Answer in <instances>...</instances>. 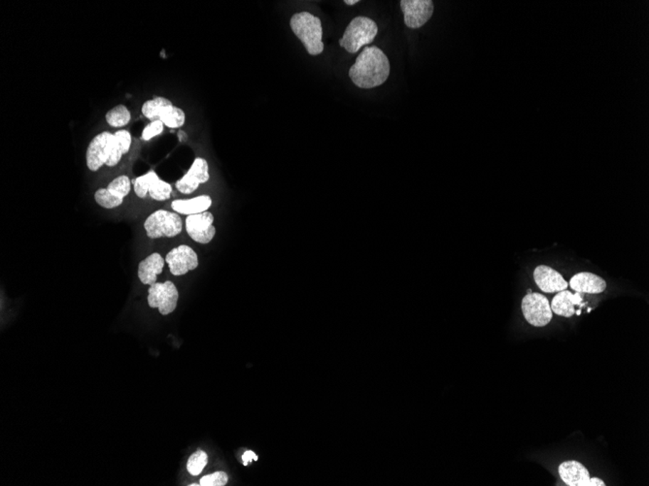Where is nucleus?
<instances>
[{
	"label": "nucleus",
	"instance_id": "obj_4",
	"mask_svg": "<svg viewBox=\"0 0 649 486\" xmlns=\"http://www.w3.org/2000/svg\"><path fill=\"white\" fill-rule=\"evenodd\" d=\"M144 227L149 238H172L180 234L183 222L177 212L159 210L147 217Z\"/></svg>",
	"mask_w": 649,
	"mask_h": 486
},
{
	"label": "nucleus",
	"instance_id": "obj_6",
	"mask_svg": "<svg viewBox=\"0 0 649 486\" xmlns=\"http://www.w3.org/2000/svg\"><path fill=\"white\" fill-rule=\"evenodd\" d=\"M179 293L172 281L151 286L149 288L148 304L155 309L158 308L162 315H167L176 309Z\"/></svg>",
	"mask_w": 649,
	"mask_h": 486
},
{
	"label": "nucleus",
	"instance_id": "obj_12",
	"mask_svg": "<svg viewBox=\"0 0 649 486\" xmlns=\"http://www.w3.org/2000/svg\"><path fill=\"white\" fill-rule=\"evenodd\" d=\"M210 179L209 166L206 159L196 158L190 170L182 179L176 183L177 190L184 195H191L198 190L199 185L206 184Z\"/></svg>",
	"mask_w": 649,
	"mask_h": 486
},
{
	"label": "nucleus",
	"instance_id": "obj_24",
	"mask_svg": "<svg viewBox=\"0 0 649 486\" xmlns=\"http://www.w3.org/2000/svg\"><path fill=\"white\" fill-rule=\"evenodd\" d=\"M186 115L182 109L175 107L172 109L167 115L162 119V123L170 127V129H178L185 124Z\"/></svg>",
	"mask_w": 649,
	"mask_h": 486
},
{
	"label": "nucleus",
	"instance_id": "obj_3",
	"mask_svg": "<svg viewBox=\"0 0 649 486\" xmlns=\"http://www.w3.org/2000/svg\"><path fill=\"white\" fill-rule=\"evenodd\" d=\"M379 33V26L371 18L357 17L351 21L342 38L339 40L340 46L348 53L355 54L361 48L371 44Z\"/></svg>",
	"mask_w": 649,
	"mask_h": 486
},
{
	"label": "nucleus",
	"instance_id": "obj_10",
	"mask_svg": "<svg viewBox=\"0 0 649 486\" xmlns=\"http://www.w3.org/2000/svg\"><path fill=\"white\" fill-rule=\"evenodd\" d=\"M166 262L172 275L182 276L199 266V257L191 247L181 245L167 254Z\"/></svg>",
	"mask_w": 649,
	"mask_h": 486
},
{
	"label": "nucleus",
	"instance_id": "obj_23",
	"mask_svg": "<svg viewBox=\"0 0 649 486\" xmlns=\"http://www.w3.org/2000/svg\"><path fill=\"white\" fill-rule=\"evenodd\" d=\"M209 463V456L204 451L199 450L191 454L187 463V470L191 475H199Z\"/></svg>",
	"mask_w": 649,
	"mask_h": 486
},
{
	"label": "nucleus",
	"instance_id": "obj_30",
	"mask_svg": "<svg viewBox=\"0 0 649 486\" xmlns=\"http://www.w3.org/2000/svg\"><path fill=\"white\" fill-rule=\"evenodd\" d=\"M359 0H345V4L347 5H355L358 4Z\"/></svg>",
	"mask_w": 649,
	"mask_h": 486
},
{
	"label": "nucleus",
	"instance_id": "obj_20",
	"mask_svg": "<svg viewBox=\"0 0 649 486\" xmlns=\"http://www.w3.org/2000/svg\"><path fill=\"white\" fill-rule=\"evenodd\" d=\"M174 107L172 101L164 97H156L146 101L142 106V114L146 118L154 121H161Z\"/></svg>",
	"mask_w": 649,
	"mask_h": 486
},
{
	"label": "nucleus",
	"instance_id": "obj_18",
	"mask_svg": "<svg viewBox=\"0 0 649 486\" xmlns=\"http://www.w3.org/2000/svg\"><path fill=\"white\" fill-rule=\"evenodd\" d=\"M212 205V199L209 195L196 196L191 199H179L174 200L172 203V209L175 212L182 215L201 214V212L209 211Z\"/></svg>",
	"mask_w": 649,
	"mask_h": 486
},
{
	"label": "nucleus",
	"instance_id": "obj_16",
	"mask_svg": "<svg viewBox=\"0 0 649 486\" xmlns=\"http://www.w3.org/2000/svg\"><path fill=\"white\" fill-rule=\"evenodd\" d=\"M570 286L574 291L581 293H602L606 288V283L603 279L589 272L574 275L571 279Z\"/></svg>",
	"mask_w": 649,
	"mask_h": 486
},
{
	"label": "nucleus",
	"instance_id": "obj_28",
	"mask_svg": "<svg viewBox=\"0 0 649 486\" xmlns=\"http://www.w3.org/2000/svg\"><path fill=\"white\" fill-rule=\"evenodd\" d=\"M242 460H243L244 466H247V465H249L250 463H251V462L253 460L257 461L258 456L256 455V454L253 453V451L248 450V451H246V453H244L243 455H242Z\"/></svg>",
	"mask_w": 649,
	"mask_h": 486
},
{
	"label": "nucleus",
	"instance_id": "obj_14",
	"mask_svg": "<svg viewBox=\"0 0 649 486\" xmlns=\"http://www.w3.org/2000/svg\"><path fill=\"white\" fill-rule=\"evenodd\" d=\"M582 301H584V296L582 293L581 294V292L573 294L566 289V291L558 292L557 296L553 298L550 307L556 315L564 318H571L576 313V306H584Z\"/></svg>",
	"mask_w": 649,
	"mask_h": 486
},
{
	"label": "nucleus",
	"instance_id": "obj_9",
	"mask_svg": "<svg viewBox=\"0 0 649 486\" xmlns=\"http://www.w3.org/2000/svg\"><path fill=\"white\" fill-rule=\"evenodd\" d=\"M404 23L409 28H419L430 20L433 14V4L431 0H401Z\"/></svg>",
	"mask_w": 649,
	"mask_h": 486
},
{
	"label": "nucleus",
	"instance_id": "obj_27",
	"mask_svg": "<svg viewBox=\"0 0 649 486\" xmlns=\"http://www.w3.org/2000/svg\"><path fill=\"white\" fill-rule=\"evenodd\" d=\"M164 124L161 121H154L145 127L142 132V139L145 141L151 140L152 138L158 136L164 131Z\"/></svg>",
	"mask_w": 649,
	"mask_h": 486
},
{
	"label": "nucleus",
	"instance_id": "obj_21",
	"mask_svg": "<svg viewBox=\"0 0 649 486\" xmlns=\"http://www.w3.org/2000/svg\"><path fill=\"white\" fill-rule=\"evenodd\" d=\"M130 119H132L130 112L124 105L116 106L106 114V121L109 126L112 127L127 126L130 123Z\"/></svg>",
	"mask_w": 649,
	"mask_h": 486
},
{
	"label": "nucleus",
	"instance_id": "obj_17",
	"mask_svg": "<svg viewBox=\"0 0 649 486\" xmlns=\"http://www.w3.org/2000/svg\"><path fill=\"white\" fill-rule=\"evenodd\" d=\"M166 259H162L158 252H154L139 263L138 278L143 285L153 286L157 283V277L164 270Z\"/></svg>",
	"mask_w": 649,
	"mask_h": 486
},
{
	"label": "nucleus",
	"instance_id": "obj_22",
	"mask_svg": "<svg viewBox=\"0 0 649 486\" xmlns=\"http://www.w3.org/2000/svg\"><path fill=\"white\" fill-rule=\"evenodd\" d=\"M95 201L98 205L105 209L117 208L123 203L124 198L113 195L107 188H100L95 195Z\"/></svg>",
	"mask_w": 649,
	"mask_h": 486
},
{
	"label": "nucleus",
	"instance_id": "obj_15",
	"mask_svg": "<svg viewBox=\"0 0 649 486\" xmlns=\"http://www.w3.org/2000/svg\"><path fill=\"white\" fill-rule=\"evenodd\" d=\"M559 475L563 482L570 486H586L590 479L589 472L579 461H565L560 465Z\"/></svg>",
	"mask_w": 649,
	"mask_h": 486
},
{
	"label": "nucleus",
	"instance_id": "obj_2",
	"mask_svg": "<svg viewBox=\"0 0 649 486\" xmlns=\"http://www.w3.org/2000/svg\"><path fill=\"white\" fill-rule=\"evenodd\" d=\"M290 26L308 54L318 55L323 52V28L320 18L310 12L297 13L292 16Z\"/></svg>",
	"mask_w": 649,
	"mask_h": 486
},
{
	"label": "nucleus",
	"instance_id": "obj_8",
	"mask_svg": "<svg viewBox=\"0 0 649 486\" xmlns=\"http://www.w3.org/2000/svg\"><path fill=\"white\" fill-rule=\"evenodd\" d=\"M213 222L214 217L209 211L191 215L186 220V230L194 241L199 244H209L216 234V228Z\"/></svg>",
	"mask_w": 649,
	"mask_h": 486
},
{
	"label": "nucleus",
	"instance_id": "obj_19",
	"mask_svg": "<svg viewBox=\"0 0 649 486\" xmlns=\"http://www.w3.org/2000/svg\"><path fill=\"white\" fill-rule=\"evenodd\" d=\"M130 144H132V135L127 130H119L115 134H113L110 156L106 162V166H116L121 161L122 156L130 151Z\"/></svg>",
	"mask_w": 649,
	"mask_h": 486
},
{
	"label": "nucleus",
	"instance_id": "obj_11",
	"mask_svg": "<svg viewBox=\"0 0 649 486\" xmlns=\"http://www.w3.org/2000/svg\"><path fill=\"white\" fill-rule=\"evenodd\" d=\"M113 134L102 132L90 141L87 150V166L90 171H97L107 162L112 146Z\"/></svg>",
	"mask_w": 649,
	"mask_h": 486
},
{
	"label": "nucleus",
	"instance_id": "obj_5",
	"mask_svg": "<svg viewBox=\"0 0 649 486\" xmlns=\"http://www.w3.org/2000/svg\"><path fill=\"white\" fill-rule=\"evenodd\" d=\"M521 308L525 320L536 328H544L552 320L553 313L549 299L541 293L530 292L527 294Z\"/></svg>",
	"mask_w": 649,
	"mask_h": 486
},
{
	"label": "nucleus",
	"instance_id": "obj_29",
	"mask_svg": "<svg viewBox=\"0 0 649 486\" xmlns=\"http://www.w3.org/2000/svg\"><path fill=\"white\" fill-rule=\"evenodd\" d=\"M606 483L603 482L602 480L598 479V477H593V479H589L588 480L586 486H605Z\"/></svg>",
	"mask_w": 649,
	"mask_h": 486
},
{
	"label": "nucleus",
	"instance_id": "obj_1",
	"mask_svg": "<svg viewBox=\"0 0 649 486\" xmlns=\"http://www.w3.org/2000/svg\"><path fill=\"white\" fill-rule=\"evenodd\" d=\"M390 63L387 55L376 46L364 48L349 70V77L361 89H372L387 81Z\"/></svg>",
	"mask_w": 649,
	"mask_h": 486
},
{
	"label": "nucleus",
	"instance_id": "obj_25",
	"mask_svg": "<svg viewBox=\"0 0 649 486\" xmlns=\"http://www.w3.org/2000/svg\"><path fill=\"white\" fill-rule=\"evenodd\" d=\"M107 190L119 198H126L130 191V180L127 176H119L109 184Z\"/></svg>",
	"mask_w": 649,
	"mask_h": 486
},
{
	"label": "nucleus",
	"instance_id": "obj_7",
	"mask_svg": "<svg viewBox=\"0 0 649 486\" xmlns=\"http://www.w3.org/2000/svg\"><path fill=\"white\" fill-rule=\"evenodd\" d=\"M134 191L138 198H145L149 193L157 201L167 200L172 195V185L159 179L154 171L138 177L134 182Z\"/></svg>",
	"mask_w": 649,
	"mask_h": 486
},
{
	"label": "nucleus",
	"instance_id": "obj_13",
	"mask_svg": "<svg viewBox=\"0 0 649 486\" xmlns=\"http://www.w3.org/2000/svg\"><path fill=\"white\" fill-rule=\"evenodd\" d=\"M534 279L537 286L547 293L566 291L569 286L560 273L545 265H539L534 269Z\"/></svg>",
	"mask_w": 649,
	"mask_h": 486
},
{
	"label": "nucleus",
	"instance_id": "obj_26",
	"mask_svg": "<svg viewBox=\"0 0 649 486\" xmlns=\"http://www.w3.org/2000/svg\"><path fill=\"white\" fill-rule=\"evenodd\" d=\"M228 475L225 472H216L214 474L204 475L201 477V486H225L228 482Z\"/></svg>",
	"mask_w": 649,
	"mask_h": 486
}]
</instances>
